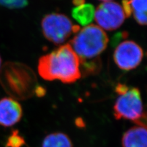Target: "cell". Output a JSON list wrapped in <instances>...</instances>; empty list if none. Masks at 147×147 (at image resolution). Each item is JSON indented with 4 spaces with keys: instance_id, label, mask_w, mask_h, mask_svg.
<instances>
[{
    "instance_id": "6da1fadb",
    "label": "cell",
    "mask_w": 147,
    "mask_h": 147,
    "mask_svg": "<svg viewBox=\"0 0 147 147\" xmlns=\"http://www.w3.org/2000/svg\"><path fill=\"white\" fill-rule=\"evenodd\" d=\"M38 70L45 80H59L67 84H73L82 76L80 59L71 44L63 45L41 57Z\"/></svg>"
},
{
    "instance_id": "7a4b0ae2",
    "label": "cell",
    "mask_w": 147,
    "mask_h": 147,
    "mask_svg": "<svg viewBox=\"0 0 147 147\" xmlns=\"http://www.w3.org/2000/svg\"><path fill=\"white\" fill-rule=\"evenodd\" d=\"M1 84L8 94L18 100L35 94L37 77L33 71L25 64L10 63L3 67Z\"/></svg>"
},
{
    "instance_id": "3957f363",
    "label": "cell",
    "mask_w": 147,
    "mask_h": 147,
    "mask_svg": "<svg viewBox=\"0 0 147 147\" xmlns=\"http://www.w3.org/2000/svg\"><path fill=\"white\" fill-rule=\"evenodd\" d=\"M109 38L99 26L89 25L79 30L71 40L72 47L80 63L98 59L99 55L107 48Z\"/></svg>"
},
{
    "instance_id": "277c9868",
    "label": "cell",
    "mask_w": 147,
    "mask_h": 147,
    "mask_svg": "<svg viewBox=\"0 0 147 147\" xmlns=\"http://www.w3.org/2000/svg\"><path fill=\"white\" fill-rule=\"evenodd\" d=\"M113 115L117 120H130L136 125L146 126V113L139 88L129 87L125 93L118 94L113 105Z\"/></svg>"
},
{
    "instance_id": "5b68a950",
    "label": "cell",
    "mask_w": 147,
    "mask_h": 147,
    "mask_svg": "<svg viewBox=\"0 0 147 147\" xmlns=\"http://www.w3.org/2000/svg\"><path fill=\"white\" fill-rule=\"evenodd\" d=\"M41 28L45 38L55 44H61L72 34L79 31L66 16L59 13L46 15L41 22Z\"/></svg>"
},
{
    "instance_id": "8992f818",
    "label": "cell",
    "mask_w": 147,
    "mask_h": 147,
    "mask_svg": "<svg viewBox=\"0 0 147 147\" xmlns=\"http://www.w3.org/2000/svg\"><path fill=\"white\" fill-rule=\"evenodd\" d=\"M94 18L100 28L113 31L123 25L126 16L120 4L111 1L103 2L95 9Z\"/></svg>"
},
{
    "instance_id": "52a82bcc",
    "label": "cell",
    "mask_w": 147,
    "mask_h": 147,
    "mask_svg": "<svg viewBox=\"0 0 147 147\" xmlns=\"http://www.w3.org/2000/svg\"><path fill=\"white\" fill-rule=\"evenodd\" d=\"M144 51L134 41L125 40L119 44L113 53L114 61L120 69L129 71L134 69L142 61Z\"/></svg>"
},
{
    "instance_id": "ba28073f",
    "label": "cell",
    "mask_w": 147,
    "mask_h": 147,
    "mask_svg": "<svg viewBox=\"0 0 147 147\" xmlns=\"http://www.w3.org/2000/svg\"><path fill=\"white\" fill-rule=\"evenodd\" d=\"M22 115V107L16 99L4 98L0 100V125L12 126L20 121Z\"/></svg>"
},
{
    "instance_id": "9c48e42d",
    "label": "cell",
    "mask_w": 147,
    "mask_h": 147,
    "mask_svg": "<svg viewBox=\"0 0 147 147\" xmlns=\"http://www.w3.org/2000/svg\"><path fill=\"white\" fill-rule=\"evenodd\" d=\"M147 0H123L122 8L126 17L131 16L139 25H146Z\"/></svg>"
},
{
    "instance_id": "30bf717a",
    "label": "cell",
    "mask_w": 147,
    "mask_h": 147,
    "mask_svg": "<svg viewBox=\"0 0 147 147\" xmlns=\"http://www.w3.org/2000/svg\"><path fill=\"white\" fill-rule=\"evenodd\" d=\"M146 126L136 125L126 131L123 136V147H147Z\"/></svg>"
},
{
    "instance_id": "8fae6325",
    "label": "cell",
    "mask_w": 147,
    "mask_h": 147,
    "mask_svg": "<svg viewBox=\"0 0 147 147\" xmlns=\"http://www.w3.org/2000/svg\"><path fill=\"white\" fill-rule=\"evenodd\" d=\"M95 9L91 4H82L72 11V17L82 26H88L94 18Z\"/></svg>"
},
{
    "instance_id": "7c38bea8",
    "label": "cell",
    "mask_w": 147,
    "mask_h": 147,
    "mask_svg": "<svg viewBox=\"0 0 147 147\" xmlns=\"http://www.w3.org/2000/svg\"><path fill=\"white\" fill-rule=\"evenodd\" d=\"M42 147H73V144L67 134L56 132L51 133L44 138Z\"/></svg>"
},
{
    "instance_id": "4fadbf2b",
    "label": "cell",
    "mask_w": 147,
    "mask_h": 147,
    "mask_svg": "<svg viewBox=\"0 0 147 147\" xmlns=\"http://www.w3.org/2000/svg\"><path fill=\"white\" fill-rule=\"evenodd\" d=\"M25 144L24 138L20 135L18 130H13L8 137L6 147H22Z\"/></svg>"
},
{
    "instance_id": "5bb4252c",
    "label": "cell",
    "mask_w": 147,
    "mask_h": 147,
    "mask_svg": "<svg viewBox=\"0 0 147 147\" xmlns=\"http://www.w3.org/2000/svg\"><path fill=\"white\" fill-rule=\"evenodd\" d=\"M28 4V0H0V5L12 9L24 8Z\"/></svg>"
},
{
    "instance_id": "9a60e30c",
    "label": "cell",
    "mask_w": 147,
    "mask_h": 147,
    "mask_svg": "<svg viewBox=\"0 0 147 147\" xmlns=\"http://www.w3.org/2000/svg\"><path fill=\"white\" fill-rule=\"evenodd\" d=\"M45 93V91L44 88H43V87H42L41 86L38 85L35 90V94L38 96V97H42V96H44Z\"/></svg>"
},
{
    "instance_id": "2e32d148",
    "label": "cell",
    "mask_w": 147,
    "mask_h": 147,
    "mask_svg": "<svg viewBox=\"0 0 147 147\" xmlns=\"http://www.w3.org/2000/svg\"><path fill=\"white\" fill-rule=\"evenodd\" d=\"M72 3L76 6H77L81 5L82 4H84L85 0H73Z\"/></svg>"
},
{
    "instance_id": "e0dca14e",
    "label": "cell",
    "mask_w": 147,
    "mask_h": 147,
    "mask_svg": "<svg viewBox=\"0 0 147 147\" xmlns=\"http://www.w3.org/2000/svg\"><path fill=\"white\" fill-rule=\"evenodd\" d=\"M100 1H102L103 2H105V1H111L112 0H100Z\"/></svg>"
},
{
    "instance_id": "ac0fdd59",
    "label": "cell",
    "mask_w": 147,
    "mask_h": 147,
    "mask_svg": "<svg viewBox=\"0 0 147 147\" xmlns=\"http://www.w3.org/2000/svg\"><path fill=\"white\" fill-rule=\"evenodd\" d=\"M1 57H0V66H1Z\"/></svg>"
}]
</instances>
